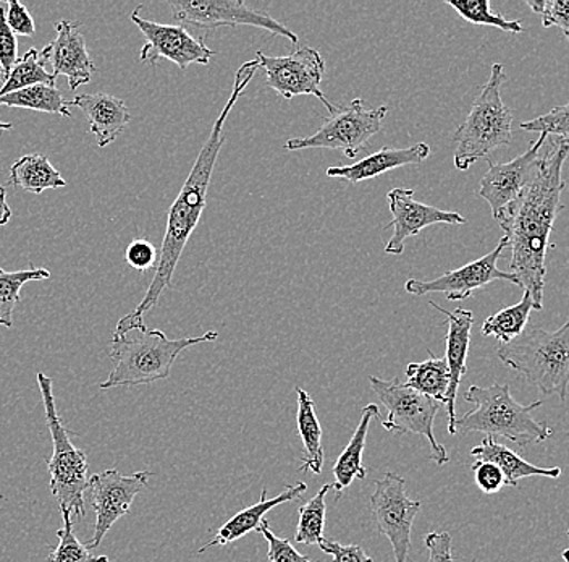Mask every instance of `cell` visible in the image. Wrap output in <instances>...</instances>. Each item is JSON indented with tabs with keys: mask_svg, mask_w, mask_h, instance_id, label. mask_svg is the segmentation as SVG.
I'll use <instances>...</instances> for the list:
<instances>
[{
	"mask_svg": "<svg viewBox=\"0 0 569 562\" xmlns=\"http://www.w3.org/2000/svg\"><path fill=\"white\" fill-rule=\"evenodd\" d=\"M69 106H77L87 116L91 134L98 138V145L106 148L123 134L131 122V114L122 99L107 92L74 96Z\"/></svg>",
	"mask_w": 569,
	"mask_h": 562,
	"instance_id": "cell-20",
	"label": "cell"
},
{
	"mask_svg": "<svg viewBox=\"0 0 569 562\" xmlns=\"http://www.w3.org/2000/svg\"><path fill=\"white\" fill-rule=\"evenodd\" d=\"M258 532L261 533L267 540V543H269L267 562H316L309 560L305 554L298 553L293 544L290 543V540L276 536V533L270 530L269 522H267L266 519L259 524Z\"/></svg>",
	"mask_w": 569,
	"mask_h": 562,
	"instance_id": "cell-37",
	"label": "cell"
},
{
	"mask_svg": "<svg viewBox=\"0 0 569 562\" xmlns=\"http://www.w3.org/2000/svg\"><path fill=\"white\" fill-rule=\"evenodd\" d=\"M519 128L532 134L555 135L569 144V102L568 105L557 106L550 112L536 117L529 122L519 124Z\"/></svg>",
	"mask_w": 569,
	"mask_h": 562,
	"instance_id": "cell-35",
	"label": "cell"
},
{
	"mask_svg": "<svg viewBox=\"0 0 569 562\" xmlns=\"http://www.w3.org/2000/svg\"><path fill=\"white\" fill-rule=\"evenodd\" d=\"M318 546L323 553L332 556V562H373L359 544H341L333 540L322 539Z\"/></svg>",
	"mask_w": 569,
	"mask_h": 562,
	"instance_id": "cell-42",
	"label": "cell"
},
{
	"mask_svg": "<svg viewBox=\"0 0 569 562\" xmlns=\"http://www.w3.org/2000/svg\"><path fill=\"white\" fill-rule=\"evenodd\" d=\"M445 3L457 10L461 19L478 27H496L498 30L515 34L525 31L521 21L507 20L500 13L493 12L489 0H445Z\"/></svg>",
	"mask_w": 569,
	"mask_h": 562,
	"instance_id": "cell-33",
	"label": "cell"
},
{
	"mask_svg": "<svg viewBox=\"0 0 569 562\" xmlns=\"http://www.w3.org/2000/svg\"><path fill=\"white\" fill-rule=\"evenodd\" d=\"M465 401L475 404V411L457 418L455 435L486 433L487 436H501L519 447L531 443H543L553 435L549 423L533 418V411L542 407V401L521 405L511 396L508 384H492L489 387L471 386Z\"/></svg>",
	"mask_w": 569,
	"mask_h": 562,
	"instance_id": "cell-4",
	"label": "cell"
},
{
	"mask_svg": "<svg viewBox=\"0 0 569 562\" xmlns=\"http://www.w3.org/2000/svg\"><path fill=\"white\" fill-rule=\"evenodd\" d=\"M561 556H563L565 562H569V550H565Z\"/></svg>",
	"mask_w": 569,
	"mask_h": 562,
	"instance_id": "cell-47",
	"label": "cell"
},
{
	"mask_svg": "<svg viewBox=\"0 0 569 562\" xmlns=\"http://www.w3.org/2000/svg\"><path fill=\"white\" fill-rule=\"evenodd\" d=\"M429 352V358L421 363H409L407 366V383L405 386L422 396L442 402L447 397L448 386H450V369L447 361Z\"/></svg>",
	"mask_w": 569,
	"mask_h": 562,
	"instance_id": "cell-27",
	"label": "cell"
},
{
	"mask_svg": "<svg viewBox=\"0 0 569 562\" xmlns=\"http://www.w3.org/2000/svg\"><path fill=\"white\" fill-rule=\"evenodd\" d=\"M256 59L259 66L264 69L267 77V87L279 92L284 99L295 98V96H316L329 114L336 112L337 106H333L320 90L323 73H326V62L318 49L302 46L298 51L282 57L266 56L264 52H256Z\"/></svg>",
	"mask_w": 569,
	"mask_h": 562,
	"instance_id": "cell-12",
	"label": "cell"
},
{
	"mask_svg": "<svg viewBox=\"0 0 569 562\" xmlns=\"http://www.w3.org/2000/svg\"><path fill=\"white\" fill-rule=\"evenodd\" d=\"M332 485H323L316 496L298 509V525L295 542L298 544H319L326 529V496Z\"/></svg>",
	"mask_w": 569,
	"mask_h": 562,
	"instance_id": "cell-31",
	"label": "cell"
},
{
	"mask_svg": "<svg viewBox=\"0 0 569 562\" xmlns=\"http://www.w3.org/2000/svg\"><path fill=\"white\" fill-rule=\"evenodd\" d=\"M507 73L501 63H493L489 81L472 102L465 122L455 131V167L468 170L480 159H489L501 146L513 138V112L501 99V87Z\"/></svg>",
	"mask_w": 569,
	"mask_h": 562,
	"instance_id": "cell-6",
	"label": "cell"
},
{
	"mask_svg": "<svg viewBox=\"0 0 569 562\" xmlns=\"http://www.w3.org/2000/svg\"><path fill=\"white\" fill-rule=\"evenodd\" d=\"M306 490H308V485L302 482L297 483V485L284 486L282 493L277 494L272 500L267 497V489L262 490L259 503L234 514L226 525L220 526L216 536H213L211 542L206 543L199 550V553H204V551L211 550L213 546H226V544L243 539L248 533L258 532L259 524L264 521V515L270 509L298 500V497L306 493Z\"/></svg>",
	"mask_w": 569,
	"mask_h": 562,
	"instance_id": "cell-22",
	"label": "cell"
},
{
	"mask_svg": "<svg viewBox=\"0 0 569 562\" xmlns=\"http://www.w3.org/2000/svg\"><path fill=\"white\" fill-rule=\"evenodd\" d=\"M51 276L46 268L16 273L0 268V326L13 327V309L20 302V290L24 284L51 279Z\"/></svg>",
	"mask_w": 569,
	"mask_h": 562,
	"instance_id": "cell-30",
	"label": "cell"
},
{
	"mask_svg": "<svg viewBox=\"0 0 569 562\" xmlns=\"http://www.w3.org/2000/svg\"><path fill=\"white\" fill-rule=\"evenodd\" d=\"M391 213V234L390 240L386 245L387 255H401L405 252V241L409 237L419 236L426 227L436 226V224H466L465 216L460 213L443 211L436 206L426 205L415 200V190L411 188H393L387 195Z\"/></svg>",
	"mask_w": 569,
	"mask_h": 562,
	"instance_id": "cell-17",
	"label": "cell"
},
{
	"mask_svg": "<svg viewBox=\"0 0 569 562\" xmlns=\"http://www.w3.org/2000/svg\"><path fill=\"white\" fill-rule=\"evenodd\" d=\"M472 472H475L476 485L482 493L493 494L507 486L503 472L496 464L476 461L472 464Z\"/></svg>",
	"mask_w": 569,
	"mask_h": 562,
	"instance_id": "cell-40",
	"label": "cell"
},
{
	"mask_svg": "<svg viewBox=\"0 0 569 562\" xmlns=\"http://www.w3.org/2000/svg\"><path fill=\"white\" fill-rule=\"evenodd\" d=\"M389 106L376 109L366 108L365 99H353L348 106H340L330 114L322 126L311 137L291 138L283 148L287 151L301 149H341L347 158H356L359 151L368 148L373 135L382 130Z\"/></svg>",
	"mask_w": 569,
	"mask_h": 562,
	"instance_id": "cell-9",
	"label": "cell"
},
{
	"mask_svg": "<svg viewBox=\"0 0 569 562\" xmlns=\"http://www.w3.org/2000/svg\"><path fill=\"white\" fill-rule=\"evenodd\" d=\"M7 7L0 6V66L9 77L18 60V39L7 23Z\"/></svg>",
	"mask_w": 569,
	"mask_h": 562,
	"instance_id": "cell-39",
	"label": "cell"
},
{
	"mask_svg": "<svg viewBox=\"0 0 569 562\" xmlns=\"http://www.w3.org/2000/svg\"><path fill=\"white\" fill-rule=\"evenodd\" d=\"M57 38L46 46L39 57L42 62L52 63L53 77H63L69 80L71 91L91 81L96 73V66L88 52L87 39L81 33L80 23L70 20H60L56 24Z\"/></svg>",
	"mask_w": 569,
	"mask_h": 562,
	"instance_id": "cell-18",
	"label": "cell"
},
{
	"mask_svg": "<svg viewBox=\"0 0 569 562\" xmlns=\"http://www.w3.org/2000/svg\"><path fill=\"white\" fill-rule=\"evenodd\" d=\"M430 307L442 313L448 319L447 333V361L448 369H450V386H448L447 397H445V407L448 414V433L455 435L453 425L457 422V396L462 376L468 372V352L469 344H471V331L475 325V313L469 309L457 308L453 312H448L436 302H429Z\"/></svg>",
	"mask_w": 569,
	"mask_h": 562,
	"instance_id": "cell-19",
	"label": "cell"
},
{
	"mask_svg": "<svg viewBox=\"0 0 569 562\" xmlns=\"http://www.w3.org/2000/svg\"><path fill=\"white\" fill-rule=\"evenodd\" d=\"M568 535H569V530H568Z\"/></svg>",
	"mask_w": 569,
	"mask_h": 562,
	"instance_id": "cell-49",
	"label": "cell"
},
{
	"mask_svg": "<svg viewBox=\"0 0 569 562\" xmlns=\"http://www.w3.org/2000/svg\"><path fill=\"white\" fill-rule=\"evenodd\" d=\"M373 393L387 408V420H383L382 426L387 432L395 435L403 433H415V435L425 436L432 447V461L439 467H443L450 462L447 450L439 444L433 435V422L437 414L443 407L442 402L430 400L416 391L409 390L398 382V379H379L377 376H369Z\"/></svg>",
	"mask_w": 569,
	"mask_h": 562,
	"instance_id": "cell-8",
	"label": "cell"
},
{
	"mask_svg": "<svg viewBox=\"0 0 569 562\" xmlns=\"http://www.w3.org/2000/svg\"><path fill=\"white\" fill-rule=\"evenodd\" d=\"M380 412L376 404L366 405L361 412L358 428L355 430L350 443L345 447L343 453L338 455L332 472L336 476L332 490L336 491V501L340 500L343 491L355 482V480H366L368 471L362 464V454H365L366 437H368L369 425L373 417L379 418Z\"/></svg>",
	"mask_w": 569,
	"mask_h": 562,
	"instance_id": "cell-24",
	"label": "cell"
},
{
	"mask_svg": "<svg viewBox=\"0 0 569 562\" xmlns=\"http://www.w3.org/2000/svg\"><path fill=\"white\" fill-rule=\"evenodd\" d=\"M7 23H9L10 30L18 37H33L36 31V24L33 17L28 12L27 7L18 0H9L7 3Z\"/></svg>",
	"mask_w": 569,
	"mask_h": 562,
	"instance_id": "cell-41",
	"label": "cell"
},
{
	"mask_svg": "<svg viewBox=\"0 0 569 562\" xmlns=\"http://www.w3.org/2000/svg\"><path fill=\"white\" fill-rule=\"evenodd\" d=\"M533 309L532 295L525 292L521 302L511 307H507L497 312L496 315L489 316L483 322L482 336L496 337L501 344L511 343L516 337L525 333L526 327L529 325V316Z\"/></svg>",
	"mask_w": 569,
	"mask_h": 562,
	"instance_id": "cell-29",
	"label": "cell"
},
{
	"mask_svg": "<svg viewBox=\"0 0 569 562\" xmlns=\"http://www.w3.org/2000/svg\"><path fill=\"white\" fill-rule=\"evenodd\" d=\"M472 457L480 462L496 464L505 475V485L518 486L519 480L531 479V476H543V479H558L561 475L560 467H539L531 462L525 461L521 455L516 454L505 444L497 443L496 437L486 436L479 446L472 447Z\"/></svg>",
	"mask_w": 569,
	"mask_h": 562,
	"instance_id": "cell-23",
	"label": "cell"
},
{
	"mask_svg": "<svg viewBox=\"0 0 569 562\" xmlns=\"http://www.w3.org/2000/svg\"><path fill=\"white\" fill-rule=\"evenodd\" d=\"M63 526L57 530L59 544L49 554V562H109L107 556H94L91 550L74 536L73 519L70 512L62 511Z\"/></svg>",
	"mask_w": 569,
	"mask_h": 562,
	"instance_id": "cell-34",
	"label": "cell"
},
{
	"mask_svg": "<svg viewBox=\"0 0 569 562\" xmlns=\"http://www.w3.org/2000/svg\"><path fill=\"white\" fill-rule=\"evenodd\" d=\"M526 3L540 16L543 28L558 27L569 37V0H526Z\"/></svg>",
	"mask_w": 569,
	"mask_h": 562,
	"instance_id": "cell-36",
	"label": "cell"
},
{
	"mask_svg": "<svg viewBox=\"0 0 569 562\" xmlns=\"http://www.w3.org/2000/svg\"><path fill=\"white\" fill-rule=\"evenodd\" d=\"M565 38H567V39H568V42H569V37H565Z\"/></svg>",
	"mask_w": 569,
	"mask_h": 562,
	"instance_id": "cell-48",
	"label": "cell"
},
{
	"mask_svg": "<svg viewBox=\"0 0 569 562\" xmlns=\"http://www.w3.org/2000/svg\"><path fill=\"white\" fill-rule=\"evenodd\" d=\"M298 397L297 425L298 435L305 447V459L300 467L301 472H312L319 475L323 467L322 426L318 418L315 401L308 391L297 387Z\"/></svg>",
	"mask_w": 569,
	"mask_h": 562,
	"instance_id": "cell-25",
	"label": "cell"
},
{
	"mask_svg": "<svg viewBox=\"0 0 569 562\" xmlns=\"http://www.w3.org/2000/svg\"><path fill=\"white\" fill-rule=\"evenodd\" d=\"M425 543L429 550V562H455L453 540H451L450 533H427Z\"/></svg>",
	"mask_w": 569,
	"mask_h": 562,
	"instance_id": "cell-43",
	"label": "cell"
},
{
	"mask_svg": "<svg viewBox=\"0 0 569 562\" xmlns=\"http://www.w3.org/2000/svg\"><path fill=\"white\" fill-rule=\"evenodd\" d=\"M151 476L146 471L124 476L110 469L89 479L87 493L96 511L94 535L87 543L89 550H96L112 525L130 512L134 497L148 486Z\"/></svg>",
	"mask_w": 569,
	"mask_h": 562,
	"instance_id": "cell-13",
	"label": "cell"
},
{
	"mask_svg": "<svg viewBox=\"0 0 569 562\" xmlns=\"http://www.w3.org/2000/svg\"><path fill=\"white\" fill-rule=\"evenodd\" d=\"M173 17L190 27L213 30L220 27H254L298 45L297 33L262 10L251 9L241 0H170Z\"/></svg>",
	"mask_w": 569,
	"mask_h": 562,
	"instance_id": "cell-11",
	"label": "cell"
},
{
	"mask_svg": "<svg viewBox=\"0 0 569 562\" xmlns=\"http://www.w3.org/2000/svg\"><path fill=\"white\" fill-rule=\"evenodd\" d=\"M0 106L38 110V112L57 114L60 117H71L69 101L56 85H34L20 91L0 96Z\"/></svg>",
	"mask_w": 569,
	"mask_h": 562,
	"instance_id": "cell-28",
	"label": "cell"
},
{
	"mask_svg": "<svg viewBox=\"0 0 569 562\" xmlns=\"http://www.w3.org/2000/svg\"><path fill=\"white\" fill-rule=\"evenodd\" d=\"M46 63L39 57L38 49L31 48L21 59L17 60L6 83L0 87V96L20 91L34 85H56V77L46 70Z\"/></svg>",
	"mask_w": 569,
	"mask_h": 562,
	"instance_id": "cell-32",
	"label": "cell"
},
{
	"mask_svg": "<svg viewBox=\"0 0 569 562\" xmlns=\"http://www.w3.org/2000/svg\"><path fill=\"white\" fill-rule=\"evenodd\" d=\"M141 9V6L138 7L130 19L146 38L140 55L142 63L156 66L160 59H167L181 70H187L191 63L208 66L217 55L202 39L191 37L183 24H162L142 19Z\"/></svg>",
	"mask_w": 569,
	"mask_h": 562,
	"instance_id": "cell-14",
	"label": "cell"
},
{
	"mask_svg": "<svg viewBox=\"0 0 569 562\" xmlns=\"http://www.w3.org/2000/svg\"><path fill=\"white\" fill-rule=\"evenodd\" d=\"M568 155V141L561 138L551 141L540 152L539 169L531 184L498 218L511 250L510 273L519 280V287L532 295L533 309L543 308L547 252L555 219L561 211V195L567 188L563 166Z\"/></svg>",
	"mask_w": 569,
	"mask_h": 562,
	"instance_id": "cell-1",
	"label": "cell"
},
{
	"mask_svg": "<svg viewBox=\"0 0 569 562\" xmlns=\"http://www.w3.org/2000/svg\"><path fill=\"white\" fill-rule=\"evenodd\" d=\"M6 80H7L6 73H3L2 66H0V81H2V83H6Z\"/></svg>",
	"mask_w": 569,
	"mask_h": 562,
	"instance_id": "cell-46",
	"label": "cell"
},
{
	"mask_svg": "<svg viewBox=\"0 0 569 562\" xmlns=\"http://www.w3.org/2000/svg\"><path fill=\"white\" fill-rule=\"evenodd\" d=\"M12 208L7 203V188L0 185V227L6 226L12 219Z\"/></svg>",
	"mask_w": 569,
	"mask_h": 562,
	"instance_id": "cell-44",
	"label": "cell"
},
{
	"mask_svg": "<svg viewBox=\"0 0 569 562\" xmlns=\"http://www.w3.org/2000/svg\"><path fill=\"white\" fill-rule=\"evenodd\" d=\"M13 124L0 122V131L12 130Z\"/></svg>",
	"mask_w": 569,
	"mask_h": 562,
	"instance_id": "cell-45",
	"label": "cell"
},
{
	"mask_svg": "<svg viewBox=\"0 0 569 562\" xmlns=\"http://www.w3.org/2000/svg\"><path fill=\"white\" fill-rule=\"evenodd\" d=\"M371 511L379 533L389 539L395 562H412V524L421 511V501L408 496L407 480L393 472L377 480L371 494Z\"/></svg>",
	"mask_w": 569,
	"mask_h": 562,
	"instance_id": "cell-10",
	"label": "cell"
},
{
	"mask_svg": "<svg viewBox=\"0 0 569 562\" xmlns=\"http://www.w3.org/2000/svg\"><path fill=\"white\" fill-rule=\"evenodd\" d=\"M430 156L427 144L409 146V148H382L372 152L368 158L361 159L351 166H333L327 169V176L333 179H345L350 184L371 180L398 167L412 166L425 162Z\"/></svg>",
	"mask_w": 569,
	"mask_h": 562,
	"instance_id": "cell-21",
	"label": "cell"
},
{
	"mask_svg": "<svg viewBox=\"0 0 569 562\" xmlns=\"http://www.w3.org/2000/svg\"><path fill=\"white\" fill-rule=\"evenodd\" d=\"M38 384L53 444L52 457L49 459L48 464L53 497L59 503L60 511H67L74 517L83 519L87 515L84 494L89 483L87 454L73 446L69 430L63 426L62 420L57 414L52 379L44 373H38Z\"/></svg>",
	"mask_w": 569,
	"mask_h": 562,
	"instance_id": "cell-7",
	"label": "cell"
},
{
	"mask_svg": "<svg viewBox=\"0 0 569 562\" xmlns=\"http://www.w3.org/2000/svg\"><path fill=\"white\" fill-rule=\"evenodd\" d=\"M259 69H261L259 60L254 59L244 62L237 70L229 101H227L226 108H223L216 122H213L211 135H209L208 141L199 151L190 176H188L187 181L181 187L176 201L170 206L166 236H163L162 247H160L154 279L151 280V286L146 292L141 304L117 323L116 333L123 334L128 333V331L146 327L144 313L154 308L163 290L172 286L178 262H180L181 255H183L188 240L193 236L194 229L198 227L199 220H201L202 213H204L206 203H208V190L209 185H211L213 167H216L217 159H219L223 141H226L223 128H226L227 119H229L231 109L234 108L238 99L247 90L248 85L251 83Z\"/></svg>",
	"mask_w": 569,
	"mask_h": 562,
	"instance_id": "cell-2",
	"label": "cell"
},
{
	"mask_svg": "<svg viewBox=\"0 0 569 562\" xmlns=\"http://www.w3.org/2000/svg\"><path fill=\"white\" fill-rule=\"evenodd\" d=\"M217 337V331H208L199 337L169 339L162 331L148 327L123 334L113 333L110 351L113 369L101 384V390L142 386L167 379L172 372L173 363L184 348L213 343Z\"/></svg>",
	"mask_w": 569,
	"mask_h": 562,
	"instance_id": "cell-3",
	"label": "cell"
},
{
	"mask_svg": "<svg viewBox=\"0 0 569 562\" xmlns=\"http://www.w3.org/2000/svg\"><path fill=\"white\" fill-rule=\"evenodd\" d=\"M549 135L539 134L528 151L519 155L513 161L503 164L490 162L486 176L480 179L479 197L489 203L493 219L498 220L508 206L518 200L536 177L539 169L540 152L546 146Z\"/></svg>",
	"mask_w": 569,
	"mask_h": 562,
	"instance_id": "cell-16",
	"label": "cell"
},
{
	"mask_svg": "<svg viewBox=\"0 0 569 562\" xmlns=\"http://www.w3.org/2000/svg\"><path fill=\"white\" fill-rule=\"evenodd\" d=\"M124 258H127V263L131 268L146 273L158 266L159 252L151 241L144 240V238H137V240L128 245Z\"/></svg>",
	"mask_w": 569,
	"mask_h": 562,
	"instance_id": "cell-38",
	"label": "cell"
},
{
	"mask_svg": "<svg viewBox=\"0 0 569 562\" xmlns=\"http://www.w3.org/2000/svg\"><path fill=\"white\" fill-rule=\"evenodd\" d=\"M498 358L521 373L546 396L567 401L569 390V319L555 331L528 325L521 336L501 344Z\"/></svg>",
	"mask_w": 569,
	"mask_h": 562,
	"instance_id": "cell-5",
	"label": "cell"
},
{
	"mask_svg": "<svg viewBox=\"0 0 569 562\" xmlns=\"http://www.w3.org/2000/svg\"><path fill=\"white\" fill-rule=\"evenodd\" d=\"M10 184L30 194L41 195L46 190L66 187L67 181L49 161L48 156L33 152V155L21 156L12 164Z\"/></svg>",
	"mask_w": 569,
	"mask_h": 562,
	"instance_id": "cell-26",
	"label": "cell"
},
{
	"mask_svg": "<svg viewBox=\"0 0 569 562\" xmlns=\"http://www.w3.org/2000/svg\"><path fill=\"white\" fill-rule=\"evenodd\" d=\"M505 248H508V238L503 236L498 241L497 247L490 254L482 256V258L468 263V265L461 266V268L455 269V272L443 274V276L437 277V279H409L405 284V290L409 295H416V297L439 292V294L447 295V300L458 302L466 300L476 290L483 289V287L496 283V280H508V283H513L519 287V280L516 279L513 273H505L498 269L497 263Z\"/></svg>",
	"mask_w": 569,
	"mask_h": 562,
	"instance_id": "cell-15",
	"label": "cell"
}]
</instances>
